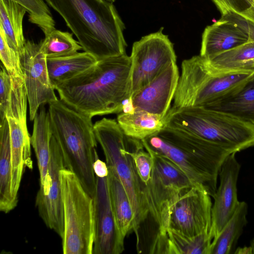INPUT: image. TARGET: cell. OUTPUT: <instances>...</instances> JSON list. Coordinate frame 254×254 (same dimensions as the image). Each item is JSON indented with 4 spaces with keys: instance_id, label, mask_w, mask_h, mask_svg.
<instances>
[{
    "instance_id": "1",
    "label": "cell",
    "mask_w": 254,
    "mask_h": 254,
    "mask_svg": "<svg viewBox=\"0 0 254 254\" xmlns=\"http://www.w3.org/2000/svg\"><path fill=\"white\" fill-rule=\"evenodd\" d=\"M130 67L126 54L98 61L55 89L63 102L90 118L121 113L130 96Z\"/></svg>"
},
{
    "instance_id": "2",
    "label": "cell",
    "mask_w": 254,
    "mask_h": 254,
    "mask_svg": "<svg viewBox=\"0 0 254 254\" xmlns=\"http://www.w3.org/2000/svg\"><path fill=\"white\" fill-rule=\"evenodd\" d=\"M57 12L84 52L97 61L126 54L125 26L106 0H44Z\"/></svg>"
},
{
    "instance_id": "3",
    "label": "cell",
    "mask_w": 254,
    "mask_h": 254,
    "mask_svg": "<svg viewBox=\"0 0 254 254\" xmlns=\"http://www.w3.org/2000/svg\"><path fill=\"white\" fill-rule=\"evenodd\" d=\"M141 141L145 150L171 160L194 186L203 188L211 196L217 190L221 165L232 154L192 133L166 126Z\"/></svg>"
},
{
    "instance_id": "4",
    "label": "cell",
    "mask_w": 254,
    "mask_h": 254,
    "mask_svg": "<svg viewBox=\"0 0 254 254\" xmlns=\"http://www.w3.org/2000/svg\"><path fill=\"white\" fill-rule=\"evenodd\" d=\"M49 105L53 135L61 149L65 168L76 175L86 191L93 197L96 188L93 163L98 154L92 118L58 99Z\"/></svg>"
},
{
    "instance_id": "5",
    "label": "cell",
    "mask_w": 254,
    "mask_h": 254,
    "mask_svg": "<svg viewBox=\"0 0 254 254\" xmlns=\"http://www.w3.org/2000/svg\"><path fill=\"white\" fill-rule=\"evenodd\" d=\"M165 126L185 130L231 153L254 146V125L203 107L171 108Z\"/></svg>"
},
{
    "instance_id": "6",
    "label": "cell",
    "mask_w": 254,
    "mask_h": 254,
    "mask_svg": "<svg viewBox=\"0 0 254 254\" xmlns=\"http://www.w3.org/2000/svg\"><path fill=\"white\" fill-rule=\"evenodd\" d=\"M94 131L107 166L115 171L128 196L134 216L133 232L138 244V230L150 214V209L146 186L140 179L129 154L135 138L126 135L114 119L103 118L97 121Z\"/></svg>"
},
{
    "instance_id": "7",
    "label": "cell",
    "mask_w": 254,
    "mask_h": 254,
    "mask_svg": "<svg viewBox=\"0 0 254 254\" xmlns=\"http://www.w3.org/2000/svg\"><path fill=\"white\" fill-rule=\"evenodd\" d=\"M254 75V70L212 73L200 56L185 60L173 107H202L222 99L241 88Z\"/></svg>"
},
{
    "instance_id": "8",
    "label": "cell",
    "mask_w": 254,
    "mask_h": 254,
    "mask_svg": "<svg viewBox=\"0 0 254 254\" xmlns=\"http://www.w3.org/2000/svg\"><path fill=\"white\" fill-rule=\"evenodd\" d=\"M64 231V254H93L94 202L76 175L64 168L60 172Z\"/></svg>"
},
{
    "instance_id": "9",
    "label": "cell",
    "mask_w": 254,
    "mask_h": 254,
    "mask_svg": "<svg viewBox=\"0 0 254 254\" xmlns=\"http://www.w3.org/2000/svg\"><path fill=\"white\" fill-rule=\"evenodd\" d=\"M153 157V165L146 186L150 214L158 225L166 230L170 206L185 190L194 186L185 173L168 158L147 150Z\"/></svg>"
},
{
    "instance_id": "10",
    "label": "cell",
    "mask_w": 254,
    "mask_h": 254,
    "mask_svg": "<svg viewBox=\"0 0 254 254\" xmlns=\"http://www.w3.org/2000/svg\"><path fill=\"white\" fill-rule=\"evenodd\" d=\"M130 58V96L177 60L173 44L162 29L134 42Z\"/></svg>"
},
{
    "instance_id": "11",
    "label": "cell",
    "mask_w": 254,
    "mask_h": 254,
    "mask_svg": "<svg viewBox=\"0 0 254 254\" xmlns=\"http://www.w3.org/2000/svg\"><path fill=\"white\" fill-rule=\"evenodd\" d=\"M212 207L210 195L203 188L192 186L185 190L169 208L166 229L187 237L210 231Z\"/></svg>"
},
{
    "instance_id": "12",
    "label": "cell",
    "mask_w": 254,
    "mask_h": 254,
    "mask_svg": "<svg viewBox=\"0 0 254 254\" xmlns=\"http://www.w3.org/2000/svg\"><path fill=\"white\" fill-rule=\"evenodd\" d=\"M65 168L61 149L53 135L46 181L43 185H40L35 205L46 226L61 239L64 234V223L60 172Z\"/></svg>"
},
{
    "instance_id": "13",
    "label": "cell",
    "mask_w": 254,
    "mask_h": 254,
    "mask_svg": "<svg viewBox=\"0 0 254 254\" xmlns=\"http://www.w3.org/2000/svg\"><path fill=\"white\" fill-rule=\"evenodd\" d=\"M20 61L27 93L29 118L32 121L41 105L58 98L50 80L47 57L41 50L40 43L26 40Z\"/></svg>"
},
{
    "instance_id": "14",
    "label": "cell",
    "mask_w": 254,
    "mask_h": 254,
    "mask_svg": "<svg viewBox=\"0 0 254 254\" xmlns=\"http://www.w3.org/2000/svg\"><path fill=\"white\" fill-rule=\"evenodd\" d=\"M96 177L93 197L94 214V241L93 254H120L125 250V238L117 226L112 210L107 177Z\"/></svg>"
},
{
    "instance_id": "15",
    "label": "cell",
    "mask_w": 254,
    "mask_h": 254,
    "mask_svg": "<svg viewBox=\"0 0 254 254\" xmlns=\"http://www.w3.org/2000/svg\"><path fill=\"white\" fill-rule=\"evenodd\" d=\"M249 40L248 21L238 15L228 13L205 28L200 56L209 60Z\"/></svg>"
},
{
    "instance_id": "16",
    "label": "cell",
    "mask_w": 254,
    "mask_h": 254,
    "mask_svg": "<svg viewBox=\"0 0 254 254\" xmlns=\"http://www.w3.org/2000/svg\"><path fill=\"white\" fill-rule=\"evenodd\" d=\"M240 168L235 153H232L225 159L219 170L220 185L212 196L214 204L210 231L213 239L233 216L239 203L237 184Z\"/></svg>"
},
{
    "instance_id": "17",
    "label": "cell",
    "mask_w": 254,
    "mask_h": 254,
    "mask_svg": "<svg viewBox=\"0 0 254 254\" xmlns=\"http://www.w3.org/2000/svg\"><path fill=\"white\" fill-rule=\"evenodd\" d=\"M179 77L177 64H172L130 97L133 108L165 117L174 99Z\"/></svg>"
},
{
    "instance_id": "18",
    "label": "cell",
    "mask_w": 254,
    "mask_h": 254,
    "mask_svg": "<svg viewBox=\"0 0 254 254\" xmlns=\"http://www.w3.org/2000/svg\"><path fill=\"white\" fill-rule=\"evenodd\" d=\"M9 127L11 153V194L13 201L18 203V192L26 168L31 170V140L26 122L6 118Z\"/></svg>"
},
{
    "instance_id": "19",
    "label": "cell",
    "mask_w": 254,
    "mask_h": 254,
    "mask_svg": "<svg viewBox=\"0 0 254 254\" xmlns=\"http://www.w3.org/2000/svg\"><path fill=\"white\" fill-rule=\"evenodd\" d=\"M202 107L254 125V75L233 94Z\"/></svg>"
},
{
    "instance_id": "20",
    "label": "cell",
    "mask_w": 254,
    "mask_h": 254,
    "mask_svg": "<svg viewBox=\"0 0 254 254\" xmlns=\"http://www.w3.org/2000/svg\"><path fill=\"white\" fill-rule=\"evenodd\" d=\"M108 167L107 182L111 206L118 229L125 238L133 232L134 216L123 184L114 169Z\"/></svg>"
},
{
    "instance_id": "21",
    "label": "cell",
    "mask_w": 254,
    "mask_h": 254,
    "mask_svg": "<svg viewBox=\"0 0 254 254\" xmlns=\"http://www.w3.org/2000/svg\"><path fill=\"white\" fill-rule=\"evenodd\" d=\"M30 137L31 144L37 160L40 175V185L45 182L50 158V143L53 135L50 116L44 105L37 112Z\"/></svg>"
},
{
    "instance_id": "22",
    "label": "cell",
    "mask_w": 254,
    "mask_h": 254,
    "mask_svg": "<svg viewBox=\"0 0 254 254\" xmlns=\"http://www.w3.org/2000/svg\"><path fill=\"white\" fill-rule=\"evenodd\" d=\"M117 121L126 135L140 140L158 133L165 126V117L137 108L121 112Z\"/></svg>"
},
{
    "instance_id": "23",
    "label": "cell",
    "mask_w": 254,
    "mask_h": 254,
    "mask_svg": "<svg viewBox=\"0 0 254 254\" xmlns=\"http://www.w3.org/2000/svg\"><path fill=\"white\" fill-rule=\"evenodd\" d=\"M97 61L92 55L84 51L64 57L47 58L51 84L55 89L59 84L82 73Z\"/></svg>"
},
{
    "instance_id": "24",
    "label": "cell",
    "mask_w": 254,
    "mask_h": 254,
    "mask_svg": "<svg viewBox=\"0 0 254 254\" xmlns=\"http://www.w3.org/2000/svg\"><path fill=\"white\" fill-rule=\"evenodd\" d=\"M11 194V153L6 118L0 123V210L7 213L16 206Z\"/></svg>"
},
{
    "instance_id": "25",
    "label": "cell",
    "mask_w": 254,
    "mask_h": 254,
    "mask_svg": "<svg viewBox=\"0 0 254 254\" xmlns=\"http://www.w3.org/2000/svg\"><path fill=\"white\" fill-rule=\"evenodd\" d=\"M26 10L14 0H0V28L9 46L21 54L26 40L23 21Z\"/></svg>"
},
{
    "instance_id": "26",
    "label": "cell",
    "mask_w": 254,
    "mask_h": 254,
    "mask_svg": "<svg viewBox=\"0 0 254 254\" xmlns=\"http://www.w3.org/2000/svg\"><path fill=\"white\" fill-rule=\"evenodd\" d=\"M206 61L212 73L254 70V42L246 43Z\"/></svg>"
},
{
    "instance_id": "27",
    "label": "cell",
    "mask_w": 254,
    "mask_h": 254,
    "mask_svg": "<svg viewBox=\"0 0 254 254\" xmlns=\"http://www.w3.org/2000/svg\"><path fill=\"white\" fill-rule=\"evenodd\" d=\"M248 205L240 201L234 213L213 239L210 254H234L235 247L247 223Z\"/></svg>"
},
{
    "instance_id": "28",
    "label": "cell",
    "mask_w": 254,
    "mask_h": 254,
    "mask_svg": "<svg viewBox=\"0 0 254 254\" xmlns=\"http://www.w3.org/2000/svg\"><path fill=\"white\" fill-rule=\"evenodd\" d=\"M165 231L168 238V254H210L213 239L210 231L193 237L183 235L169 228Z\"/></svg>"
},
{
    "instance_id": "29",
    "label": "cell",
    "mask_w": 254,
    "mask_h": 254,
    "mask_svg": "<svg viewBox=\"0 0 254 254\" xmlns=\"http://www.w3.org/2000/svg\"><path fill=\"white\" fill-rule=\"evenodd\" d=\"M73 33L55 29L40 42V49L47 58L71 55L82 49Z\"/></svg>"
},
{
    "instance_id": "30",
    "label": "cell",
    "mask_w": 254,
    "mask_h": 254,
    "mask_svg": "<svg viewBox=\"0 0 254 254\" xmlns=\"http://www.w3.org/2000/svg\"><path fill=\"white\" fill-rule=\"evenodd\" d=\"M9 74L11 85L7 104L6 118L26 122L28 96L23 77L17 74Z\"/></svg>"
},
{
    "instance_id": "31",
    "label": "cell",
    "mask_w": 254,
    "mask_h": 254,
    "mask_svg": "<svg viewBox=\"0 0 254 254\" xmlns=\"http://www.w3.org/2000/svg\"><path fill=\"white\" fill-rule=\"evenodd\" d=\"M28 13L29 21L38 26L47 36L56 29V23L44 0H14Z\"/></svg>"
},
{
    "instance_id": "32",
    "label": "cell",
    "mask_w": 254,
    "mask_h": 254,
    "mask_svg": "<svg viewBox=\"0 0 254 254\" xmlns=\"http://www.w3.org/2000/svg\"><path fill=\"white\" fill-rule=\"evenodd\" d=\"M143 148L141 140L135 139L129 154L140 179L147 186L151 176L153 160L151 154Z\"/></svg>"
},
{
    "instance_id": "33",
    "label": "cell",
    "mask_w": 254,
    "mask_h": 254,
    "mask_svg": "<svg viewBox=\"0 0 254 254\" xmlns=\"http://www.w3.org/2000/svg\"><path fill=\"white\" fill-rule=\"evenodd\" d=\"M221 15H238L254 24V0H211Z\"/></svg>"
},
{
    "instance_id": "34",
    "label": "cell",
    "mask_w": 254,
    "mask_h": 254,
    "mask_svg": "<svg viewBox=\"0 0 254 254\" xmlns=\"http://www.w3.org/2000/svg\"><path fill=\"white\" fill-rule=\"evenodd\" d=\"M0 58L9 74L23 76L19 53L8 44L3 30L0 28Z\"/></svg>"
},
{
    "instance_id": "35",
    "label": "cell",
    "mask_w": 254,
    "mask_h": 254,
    "mask_svg": "<svg viewBox=\"0 0 254 254\" xmlns=\"http://www.w3.org/2000/svg\"><path fill=\"white\" fill-rule=\"evenodd\" d=\"M11 85V76L3 65L0 72V117L1 123L6 118L7 104Z\"/></svg>"
},
{
    "instance_id": "36",
    "label": "cell",
    "mask_w": 254,
    "mask_h": 254,
    "mask_svg": "<svg viewBox=\"0 0 254 254\" xmlns=\"http://www.w3.org/2000/svg\"><path fill=\"white\" fill-rule=\"evenodd\" d=\"M93 170L95 175L99 177H106L108 175L109 169L106 162L101 160L98 154L96 156L94 163Z\"/></svg>"
},
{
    "instance_id": "37",
    "label": "cell",
    "mask_w": 254,
    "mask_h": 254,
    "mask_svg": "<svg viewBox=\"0 0 254 254\" xmlns=\"http://www.w3.org/2000/svg\"><path fill=\"white\" fill-rule=\"evenodd\" d=\"M249 42H254V24L248 21Z\"/></svg>"
},
{
    "instance_id": "38",
    "label": "cell",
    "mask_w": 254,
    "mask_h": 254,
    "mask_svg": "<svg viewBox=\"0 0 254 254\" xmlns=\"http://www.w3.org/2000/svg\"><path fill=\"white\" fill-rule=\"evenodd\" d=\"M234 254H253V250L250 246V247H245L244 248H238L235 250Z\"/></svg>"
},
{
    "instance_id": "39",
    "label": "cell",
    "mask_w": 254,
    "mask_h": 254,
    "mask_svg": "<svg viewBox=\"0 0 254 254\" xmlns=\"http://www.w3.org/2000/svg\"><path fill=\"white\" fill-rule=\"evenodd\" d=\"M251 246L253 250V253L254 254V239H253L251 242Z\"/></svg>"
},
{
    "instance_id": "40",
    "label": "cell",
    "mask_w": 254,
    "mask_h": 254,
    "mask_svg": "<svg viewBox=\"0 0 254 254\" xmlns=\"http://www.w3.org/2000/svg\"><path fill=\"white\" fill-rule=\"evenodd\" d=\"M110 2L113 3L116 0H106Z\"/></svg>"
}]
</instances>
